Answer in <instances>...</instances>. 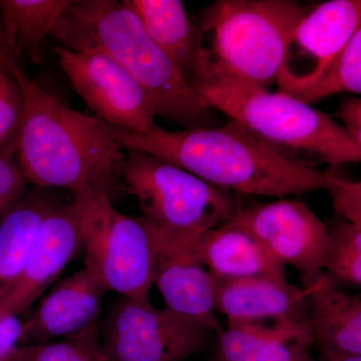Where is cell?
Wrapping results in <instances>:
<instances>
[{
    "mask_svg": "<svg viewBox=\"0 0 361 361\" xmlns=\"http://www.w3.org/2000/svg\"><path fill=\"white\" fill-rule=\"evenodd\" d=\"M23 94L16 137V157L26 183L40 189H63L73 196L104 193L113 199L126 154L110 126L73 110L7 63Z\"/></svg>",
    "mask_w": 361,
    "mask_h": 361,
    "instance_id": "obj_1",
    "label": "cell"
},
{
    "mask_svg": "<svg viewBox=\"0 0 361 361\" xmlns=\"http://www.w3.org/2000/svg\"><path fill=\"white\" fill-rule=\"evenodd\" d=\"M111 129L127 151L155 156L233 194L283 198L329 191L336 177L291 160L234 121L180 130Z\"/></svg>",
    "mask_w": 361,
    "mask_h": 361,
    "instance_id": "obj_2",
    "label": "cell"
},
{
    "mask_svg": "<svg viewBox=\"0 0 361 361\" xmlns=\"http://www.w3.org/2000/svg\"><path fill=\"white\" fill-rule=\"evenodd\" d=\"M51 37L66 49L102 51L115 59L146 90L157 116L188 129L207 128L212 120V109L149 37L125 0H71Z\"/></svg>",
    "mask_w": 361,
    "mask_h": 361,
    "instance_id": "obj_3",
    "label": "cell"
},
{
    "mask_svg": "<svg viewBox=\"0 0 361 361\" xmlns=\"http://www.w3.org/2000/svg\"><path fill=\"white\" fill-rule=\"evenodd\" d=\"M307 8L293 0H218L202 11L191 85L268 90Z\"/></svg>",
    "mask_w": 361,
    "mask_h": 361,
    "instance_id": "obj_4",
    "label": "cell"
},
{
    "mask_svg": "<svg viewBox=\"0 0 361 361\" xmlns=\"http://www.w3.org/2000/svg\"><path fill=\"white\" fill-rule=\"evenodd\" d=\"M192 87L212 110L241 123L289 159L291 154L305 156L330 166L361 161V149L343 126L291 94L260 87Z\"/></svg>",
    "mask_w": 361,
    "mask_h": 361,
    "instance_id": "obj_5",
    "label": "cell"
},
{
    "mask_svg": "<svg viewBox=\"0 0 361 361\" xmlns=\"http://www.w3.org/2000/svg\"><path fill=\"white\" fill-rule=\"evenodd\" d=\"M121 180L142 218L172 231L200 236L230 222L241 209L236 194L145 152L127 151Z\"/></svg>",
    "mask_w": 361,
    "mask_h": 361,
    "instance_id": "obj_6",
    "label": "cell"
},
{
    "mask_svg": "<svg viewBox=\"0 0 361 361\" xmlns=\"http://www.w3.org/2000/svg\"><path fill=\"white\" fill-rule=\"evenodd\" d=\"M84 229L85 267L106 290L149 300L154 286L155 227L142 217L118 212L104 193L73 196Z\"/></svg>",
    "mask_w": 361,
    "mask_h": 361,
    "instance_id": "obj_7",
    "label": "cell"
},
{
    "mask_svg": "<svg viewBox=\"0 0 361 361\" xmlns=\"http://www.w3.org/2000/svg\"><path fill=\"white\" fill-rule=\"evenodd\" d=\"M215 331L203 323L123 298L106 315L101 341L108 361H185L208 346Z\"/></svg>",
    "mask_w": 361,
    "mask_h": 361,
    "instance_id": "obj_8",
    "label": "cell"
},
{
    "mask_svg": "<svg viewBox=\"0 0 361 361\" xmlns=\"http://www.w3.org/2000/svg\"><path fill=\"white\" fill-rule=\"evenodd\" d=\"M71 85L97 118L116 129L155 132L156 111L144 87L118 61L97 51L54 47Z\"/></svg>",
    "mask_w": 361,
    "mask_h": 361,
    "instance_id": "obj_9",
    "label": "cell"
},
{
    "mask_svg": "<svg viewBox=\"0 0 361 361\" xmlns=\"http://www.w3.org/2000/svg\"><path fill=\"white\" fill-rule=\"evenodd\" d=\"M360 20L361 0H329L307 11L292 32L278 90L299 97L317 84Z\"/></svg>",
    "mask_w": 361,
    "mask_h": 361,
    "instance_id": "obj_10",
    "label": "cell"
},
{
    "mask_svg": "<svg viewBox=\"0 0 361 361\" xmlns=\"http://www.w3.org/2000/svg\"><path fill=\"white\" fill-rule=\"evenodd\" d=\"M230 222L251 233L275 257L302 275L324 269L329 231L303 202L281 199L247 207Z\"/></svg>",
    "mask_w": 361,
    "mask_h": 361,
    "instance_id": "obj_11",
    "label": "cell"
},
{
    "mask_svg": "<svg viewBox=\"0 0 361 361\" xmlns=\"http://www.w3.org/2000/svg\"><path fill=\"white\" fill-rule=\"evenodd\" d=\"M153 225L156 233L154 286L163 297L165 308L203 323L219 334L222 327L214 308L210 273L197 252L199 236Z\"/></svg>",
    "mask_w": 361,
    "mask_h": 361,
    "instance_id": "obj_12",
    "label": "cell"
},
{
    "mask_svg": "<svg viewBox=\"0 0 361 361\" xmlns=\"http://www.w3.org/2000/svg\"><path fill=\"white\" fill-rule=\"evenodd\" d=\"M84 249L82 217L73 199L61 201L47 214L25 269L0 304V310L20 315L61 276Z\"/></svg>",
    "mask_w": 361,
    "mask_h": 361,
    "instance_id": "obj_13",
    "label": "cell"
},
{
    "mask_svg": "<svg viewBox=\"0 0 361 361\" xmlns=\"http://www.w3.org/2000/svg\"><path fill=\"white\" fill-rule=\"evenodd\" d=\"M106 292L87 267L61 280L23 320V345L66 338L96 324Z\"/></svg>",
    "mask_w": 361,
    "mask_h": 361,
    "instance_id": "obj_14",
    "label": "cell"
},
{
    "mask_svg": "<svg viewBox=\"0 0 361 361\" xmlns=\"http://www.w3.org/2000/svg\"><path fill=\"white\" fill-rule=\"evenodd\" d=\"M210 361H296L315 344L310 319L266 317L228 322Z\"/></svg>",
    "mask_w": 361,
    "mask_h": 361,
    "instance_id": "obj_15",
    "label": "cell"
},
{
    "mask_svg": "<svg viewBox=\"0 0 361 361\" xmlns=\"http://www.w3.org/2000/svg\"><path fill=\"white\" fill-rule=\"evenodd\" d=\"M214 308L228 322L266 317L310 319L302 288L273 278L221 277L210 274Z\"/></svg>",
    "mask_w": 361,
    "mask_h": 361,
    "instance_id": "obj_16",
    "label": "cell"
},
{
    "mask_svg": "<svg viewBox=\"0 0 361 361\" xmlns=\"http://www.w3.org/2000/svg\"><path fill=\"white\" fill-rule=\"evenodd\" d=\"M302 282L320 351L361 355V299L339 290L322 270L302 275Z\"/></svg>",
    "mask_w": 361,
    "mask_h": 361,
    "instance_id": "obj_17",
    "label": "cell"
},
{
    "mask_svg": "<svg viewBox=\"0 0 361 361\" xmlns=\"http://www.w3.org/2000/svg\"><path fill=\"white\" fill-rule=\"evenodd\" d=\"M197 252L209 273L221 277H268L286 281L283 262L255 236L231 222L204 232Z\"/></svg>",
    "mask_w": 361,
    "mask_h": 361,
    "instance_id": "obj_18",
    "label": "cell"
},
{
    "mask_svg": "<svg viewBox=\"0 0 361 361\" xmlns=\"http://www.w3.org/2000/svg\"><path fill=\"white\" fill-rule=\"evenodd\" d=\"M61 201L54 190L35 188L0 219V304L25 269L45 217Z\"/></svg>",
    "mask_w": 361,
    "mask_h": 361,
    "instance_id": "obj_19",
    "label": "cell"
},
{
    "mask_svg": "<svg viewBox=\"0 0 361 361\" xmlns=\"http://www.w3.org/2000/svg\"><path fill=\"white\" fill-rule=\"evenodd\" d=\"M145 30L193 84L198 59V32L180 0H125Z\"/></svg>",
    "mask_w": 361,
    "mask_h": 361,
    "instance_id": "obj_20",
    "label": "cell"
},
{
    "mask_svg": "<svg viewBox=\"0 0 361 361\" xmlns=\"http://www.w3.org/2000/svg\"><path fill=\"white\" fill-rule=\"evenodd\" d=\"M71 0H0L2 35L9 61L26 56L40 63V47L51 37Z\"/></svg>",
    "mask_w": 361,
    "mask_h": 361,
    "instance_id": "obj_21",
    "label": "cell"
},
{
    "mask_svg": "<svg viewBox=\"0 0 361 361\" xmlns=\"http://www.w3.org/2000/svg\"><path fill=\"white\" fill-rule=\"evenodd\" d=\"M329 193L343 221L332 226L324 269L334 281L361 286V194L355 182L336 177Z\"/></svg>",
    "mask_w": 361,
    "mask_h": 361,
    "instance_id": "obj_22",
    "label": "cell"
},
{
    "mask_svg": "<svg viewBox=\"0 0 361 361\" xmlns=\"http://www.w3.org/2000/svg\"><path fill=\"white\" fill-rule=\"evenodd\" d=\"M342 92L361 94V20L322 80L297 99L310 104Z\"/></svg>",
    "mask_w": 361,
    "mask_h": 361,
    "instance_id": "obj_23",
    "label": "cell"
},
{
    "mask_svg": "<svg viewBox=\"0 0 361 361\" xmlns=\"http://www.w3.org/2000/svg\"><path fill=\"white\" fill-rule=\"evenodd\" d=\"M13 361H108L97 323L75 334L42 343L25 344Z\"/></svg>",
    "mask_w": 361,
    "mask_h": 361,
    "instance_id": "obj_24",
    "label": "cell"
},
{
    "mask_svg": "<svg viewBox=\"0 0 361 361\" xmlns=\"http://www.w3.org/2000/svg\"><path fill=\"white\" fill-rule=\"evenodd\" d=\"M23 111L20 85L7 66L0 63V149L16 140Z\"/></svg>",
    "mask_w": 361,
    "mask_h": 361,
    "instance_id": "obj_25",
    "label": "cell"
},
{
    "mask_svg": "<svg viewBox=\"0 0 361 361\" xmlns=\"http://www.w3.org/2000/svg\"><path fill=\"white\" fill-rule=\"evenodd\" d=\"M25 185L16 157L14 140L0 149V217L25 194Z\"/></svg>",
    "mask_w": 361,
    "mask_h": 361,
    "instance_id": "obj_26",
    "label": "cell"
},
{
    "mask_svg": "<svg viewBox=\"0 0 361 361\" xmlns=\"http://www.w3.org/2000/svg\"><path fill=\"white\" fill-rule=\"evenodd\" d=\"M23 320L20 315L0 310V361H13L23 345Z\"/></svg>",
    "mask_w": 361,
    "mask_h": 361,
    "instance_id": "obj_27",
    "label": "cell"
},
{
    "mask_svg": "<svg viewBox=\"0 0 361 361\" xmlns=\"http://www.w3.org/2000/svg\"><path fill=\"white\" fill-rule=\"evenodd\" d=\"M361 149V97H348L334 114Z\"/></svg>",
    "mask_w": 361,
    "mask_h": 361,
    "instance_id": "obj_28",
    "label": "cell"
},
{
    "mask_svg": "<svg viewBox=\"0 0 361 361\" xmlns=\"http://www.w3.org/2000/svg\"><path fill=\"white\" fill-rule=\"evenodd\" d=\"M324 361H361V355L322 351Z\"/></svg>",
    "mask_w": 361,
    "mask_h": 361,
    "instance_id": "obj_29",
    "label": "cell"
},
{
    "mask_svg": "<svg viewBox=\"0 0 361 361\" xmlns=\"http://www.w3.org/2000/svg\"><path fill=\"white\" fill-rule=\"evenodd\" d=\"M0 63L7 66V63H11L7 58L6 49H4V35H2L1 18H0Z\"/></svg>",
    "mask_w": 361,
    "mask_h": 361,
    "instance_id": "obj_30",
    "label": "cell"
},
{
    "mask_svg": "<svg viewBox=\"0 0 361 361\" xmlns=\"http://www.w3.org/2000/svg\"><path fill=\"white\" fill-rule=\"evenodd\" d=\"M296 361H317V360H315L314 358H313L312 356H311V355L310 353V355L303 356V357L299 358V360H296Z\"/></svg>",
    "mask_w": 361,
    "mask_h": 361,
    "instance_id": "obj_31",
    "label": "cell"
},
{
    "mask_svg": "<svg viewBox=\"0 0 361 361\" xmlns=\"http://www.w3.org/2000/svg\"><path fill=\"white\" fill-rule=\"evenodd\" d=\"M355 186L357 188L358 191H360V193L361 194V182H355Z\"/></svg>",
    "mask_w": 361,
    "mask_h": 361,
    "instance_id": "obj_32",
    "label": "cell"
}]
</instances>
